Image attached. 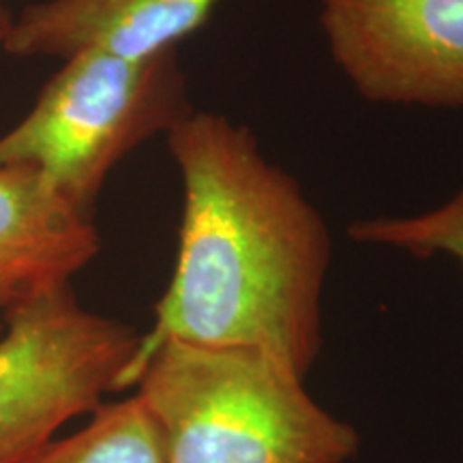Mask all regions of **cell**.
Here are the masks:
<instances>
[{"mask_svg": "<svg viewBox=\"0 0 463 463\" xmlns=\"http://www.w3.org/2000/svg\"><path fill=\"white\" fill-rule=\"evenodd\" d=\"M352 241L399 249L414 258L449 256L463 266V187L453 198L414 217L361 219L350 225Z\"/></svg>", "mask_w": 463, "mask_h": 463, "instance_id": "cell-9", "label": "cell"}, {"mask_svg": "<svg viewBox=\"0 0 463 463\" xmlns=\"http://www.w3.org/2000/svg\"><path fill=\"white\" fill-rule=\"evenodd\" d=\"M3 317L0 463H31L65 422L123 391L142 335L84 309L71 286Z\"/></svg>", "mask_w": 463, "mask_h": 463, "instance_id": "cell-4", "label": "cell"}, {"mask_svg": "<svg viewBox=\"0 0 463 463\" xmlns=\"http://www.w3.org/2000/svg\"><path fill=\"white\" fill-rule=\"evenodd\" d=\"M194 112L176 48L148 58L80 52L0 136V165L37 167L84 215L133 148Z\"/></svg>", "mask_w": 463, "mask_h": 463, "instance_id": "cell-3", "label": "cell"}, {"mask_svg": "<svg viewBox=\"0 0 463 463\" xmlns=\"http://www.w3.org/2000/svg\"><path fill=\"white\" fill-rule=\"evenodd\" d=\"M167 463H345L354 427L324 410L305 378L262 350L165 339L133 367Z\"/></svg>", "mask_w": 463, "mask_h": 463, "instance_id": "cell-2", "label": "cell"}, {"mask_svg": "<svg viewBox=\"0 0 463 463\" xmlns=\"http://www.w3.org/2000/svg\"><path fill=\"white\" fill-rule=\"evenodd\" d=\"M99 247L92 219L37 167L0 165V314L71 286Z\"/></svg>", "mask_w": 463, "mask_h": 463, "instance_id": "cell-6", "label": "cell"}, {"mask_svg": "<svg viewBox=\"0 0 463 463\" xmlns=\"http://www.w3.org/2000/svg\"><path fill=\"white\" fill-rule=\"evenodd\" d=\"M31 463H167L161 436L136 395L103 403L84 430L52 439Z\"/></svg>", "mask_w": 463, "mask_h": 463, "instance_id": "cell-8", "label": "cell"}, {"mask_svg": "<svg viewBox=\"0 0 463 463\" xmlns=\"http://www.w3.org/2000/svg\"><path fill=\"white\" fill-rule=\"evenodd\" d=\"M219 0H43L14 20L5 52L69 58L108 52L148 58L200 31Z\"/></svg>", "mask_w": 463, "mask_h": 463, "instance_id": "cell-7", "label": "cell"}, {"mask_svg": "<svg viewBox=\"0 0 463 463\" xmlns=\"http://www.w3.org/2000/svg\"><path fill=\"white\" fill-rule=\"evenodd\" d=\"M320 24L363 99L463 108V0H322Z\"/></svg>", "mask_w": 463, "mask_h": 463, "instance_id": "cell-5", "label": "cell"}, {"mask_svg": "<svg viewBox=\"0 0 463 463\" xmlns=\"http://www.w3.org/2000/svg\"><path fill=\"white\" fill-rule=\"evenodd\" d=\"M3 328H5V324H3V322H0V335H3Z\"/></svg>", "mask_w": 463, "mask_h": 463, "instance_id": "cell-11", "label": "cell"}, {"mask_svg": "<svg viewBox=\"0 0 463 463\" xmlns=\"http://www.w3.org/2000/svg\"><path fill=\"white\" fill-rule=\"evenodd\" d=\"M165 136L184 191L178 256L123 389L165 339L253 347L307 378L322 347L333 258L322 215L228 116L194 109Z\"/></svg>", "mask_w": 463, "mask_h": 463, "instance_id": "cell-1", "label": "cell"}, {"mask_svg": "<svg viewBox=\"0 0 463 463\" xmlns=\"http://www.w3.org/2000/svg\"><path fill=\"white\" fill-rule=\"evenodd\" d=\"M15 17L11 15V11L5 7L3 0H0V50H5V43H7L11 28H14Z\"/></svg>", "mask_w": 463, "mask_h": 463, "instance_id": "cell-10", "label": "cell"}]
</instances>
